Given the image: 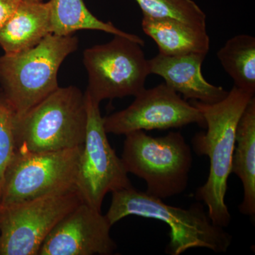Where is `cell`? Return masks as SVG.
I'll return each instance as SVG.
<instances>
[{
	"mask_svg": "<svg viewBox=\"0 0 255 255\" xmlns=\"http://www.w3.org/2000/svg\"><path fill=\"white\" fill-rule=\"evenodd\" d=\"M255 95L233 87L226 98L217 103L206 104L191 100L205 119L206 131L198 132L191 140L198 155H206L210 160L209 177L196 191V197L204 201L208 214L216 226L226 228L231 215L225 198L235 146L236 128L247 105Z\"/></svg>",
	"mask_w": 255,
	"mask_h": 255,
	"instance_id": "1",
	"label": "cell"
},
{
	"mask_svg": "<svg viewBox=\"0 0 255 255\" xmlns=\"http://www.w3.org/2000/svg\"><path fill=\"white\" fill-rule=\"evenodd\" d=\"M112 203L105 215L112 226L129 216L162 221L170 228V241L165 253L180 255L191 248H206L214 253H226L232 236L224 228L211 221L199 203L189 209L166 204L162 199L133 187L113 191Z\"/></svg>",
	"mask_w": 255,
	"mask_h": 255,
	"instance_id": "2",
	"label": "cell"
},
{
	"mask_svg": "<svg viewBox=\"0 0 255 255\" xmlns=\"http://www.w3.org/2000/svg\"><path fill=\"white\" fill-rule=\"evenodd\" d=\"M78 38L50 33L29 49L0 56V87L16 112V118L59 88L60 65L76 51Z\"/></svg>",
	"mask_w": 255,
	"mask_h": 255,
	"instance_id": "3",
	"label": "cell"
},
{
	"mask_svg": "<svg viewBox=\"0 0 255 255\" xmlns=\"http://www.w3.org/2000/svg\"><path fill=\"white\" fill-rule=\"evenodd\" d=\"M87 121L85 93L75 86L59 87L16 118L15 151L48 152L82 145Z\"/></svg>",
	"mask_w": 255,
	"mask_h": 255,
	"instance_id": "4",
	"label": "cell"
},
{
	"mask_svg": "<svg viewBox=\"0 0 255 255\" xmlns=\"http://www.w3.org/2000/svg\"><path fill=\"white\" fill-rule=\"evenodd\" d=\"M125 136L121 158L128 173L145 181L147 194L164 199L186 190L193 157L180 132L152 137L136 130Z\"/></svg>",
	"mask_w": 255,
	"mask_h": 255,
	"instance_id": "5",
	"label": "cell"
},
{
	"mask_svg": "<svg viewBox=\"0 0 255 255\" xmlns=\"http://www.w3.org/2000/svg\"><path fill=\"white\" fill-rule=\"evenodd\" d=\"M142 47L127 37L114 35L108 43L87 48L83 53L88 75L85 93L100 104L143 91L150 70Z\"/></svg>",
	"mask_w": 255,
	"mask_h": 255,
	"instance_id": "6",
	"label": "cell"
},
{
	"mask_svg": "<svg viewBox=\"0 0 255 255\" xmlns=\"http://www.w3.org/2000/svg\"><path fill=\"white\" fill-rule=\"evenodd\" d=\"M82 145L57 151H15L4 174L0 206L32 200L76 187Z\"/></svg>",
	"mask_w": 255,
	"mask_h": 255,
	"instance_id": "7",
	"label": "cell"
},
{
	"mask_svg": "<svg viewBox=\"0 0 255 255\" xmlns=\"http://www.w3.org/2000/svg\"><path fill=\"white\" fill-rule=\"evenodd\" d=\"M82 202L75 188L0 206V255H38L52 230Z\"/></svg>",
	"mask_w": 255,
	"mask_h": 255,
	"instance_id": "8",
	"label": "cell"
},
{
	"mask_svg": "<svg viewBox=\"0 0 255 255\" xmlns=\"http://www.w3.org/2000/svg\"><path fill=\"white\" fill-rule=\"evenodd\" d=\"M85 140L79 159L76 187L83 202L101 211L108 193L132 187L122 158L112 148L104 126L100 105L85 93Z\"/></svg>",
	"mask_w": 255,
	"mask_h": 255,
	"instance_id": "9",
	"label": "cell"
},
{
	"mask_svg": "<svg viewBox=\"0 0 255 255\" xmlns=\"http://www.w3.org/2000/svg\"><path fill=\"white\" fill-rule=\"evenodd\" d=\"M134 97L125 110L104 117L107 133L126 135L136 130H167L192 124L206 128L200 111L165 83L145 89Z\"/></svg>",
	"mask_w": 255,
	"mask_h": 255,
	"instance_id": "10",
	"label": "cell"
},
{
	"mask_svg": "<svg viewBox=\"0 0 255 255\" xmlns=\"http://www.w3.org/2000/svg\"><path fill=\"white\" fill-rule=\"evenodd\" d=\"M102 211L82 202L47 236L38 255H111L117 244Z\"/></svg>",
	"mask_w": 255,
	"mask_h": 255,
	"instance_id": "11",
	"label": "cell"
},
{
	"mask_svg": "<svg viewBox=\"0 0 255 255\" xmlns=\"http://www.w3.org/2000/svg\"><path fill=\"white\" fill-rule=\"evenodd\" d=\"M206 57L201 54L169 56L158 53L149 60L150 74L163 78L164 83L182 95L184 100L217 103L226 98L229 92L204 79L201 67Z\"/></svg>",
	"mask_w": 255,
	"mask_h": 255,
	"instance_id": "12",
	"label": "cell"
},
{
	"mask_svg": "<svg viewBox=\"0 0 255 255\" xmlns=\"http://www.w3.org/2000/svg\"><path fill=\"white\" fill-rule=\"evenodd\" d=\"M52 33L50 1L21 0L0 32L5 54L29 49Z\"/></svg>",
	"mask_w": 255,
	"mask_h": 255,
	"instance_id": "13",
	"label": "cell"
},
{
	"mask_svg": "<svg viewBox=\"0 0 255 255\" xmlns=\"http://www.w3.org/2000/svg\"><path fill=\"white\" fill-rule=\"evenodd\" d=\"M142 28L152 38L159 53L169 56L189 54L207 55L210 38L207 30L171 18H155L143 15Z\"/></svg>",
	"mask_w": 255,
	"mask_h": 255,
	"instance_id": "14",
	"label": "cell"
},
{
	"mask_svg": "<svg viewBox=\"0 0 255 255\" xmlns=\"http://www.w3.org/2000/svg\"><path fill=\"white\" fill-rule=\"evenodd\" d=\"M231 173L241 179L244 197L239 206L241 214L255 216V98L251 99L236 128Z\"/></svg>",
	"mask_w": 255,
	"mask_h": 255,
	"instance_id": "15",
	"label": "cell"
},
{
	"mask_svg": "<svg viewBox=\"0 0 255 255\" xmlns=\"http://www.w3.org/2000/svg\"><path fill=\"white\" fill-rule=\"evenodd\" d=\"M52 33L68 36L81 30H95L127 37L142 47L145 41L137 35L116 27L112 22L101 21L92 14L83 0H50Z\"/></svg>",
	"mask_w": 255,
	"mask_h": 255,
	"instance_id": "16",
	"label": "cell"
},
{
	"mask_svg": "<svg viewBox=\"0 0 255 255\" xmlns=\"http://www.w3.org/2000/svg\"><path fill=\"white\" fill-rule=\"evenodd\" d=\"M218 59L235 87L255 93V38L250 35L232 37L218 51Z\"/></svg>",
	"mask_w": 255,
	"mask_h": 255,
	"instance_id": "17",
	"label": "cell"
},
{
	"mask_svg": "<svg viewBox=\"0 0 255 255\" xmlns=\"http://www.w3.org/2000/svg\"><path fill=\"white\" fill-rule=\"evenodd\" d=\"M142 15L155 18H171L206 29V15L193 0H135Z\"/></svg>",
	"mask_w": 255,
	"mask_h": 255,
	"instance_id": "18",
	"label": "cell"
},
{
	"mask_svg": "<svg viewBox=\"0 0 255 255\" xmlns=\"http://www.w3.org/2000/svg\"><path fill=\"white\" fill-rule=\"evenodd\" d=\"M16 112L0 87V196L4 174L15 152Z\"/></svg>",
	"mask_w": 255,
	"mask_h": 255,
	"instance_id": "19",
	"label": "cell"
},
{
	"mask_svg": "<svg viewBox=\"0 0 255 255\" xmlns=\"http://www.w3.org/2000/svg\"><path fill=\"white\" fill-rule=\"evenodd\" d=\"M21 0H0V32L16 11Z\"/></svg>",
	"mask_w": 255,
	"mask_h": 255,
	"instance_id": "20",
	"label": "cell"
}]
</instances>
